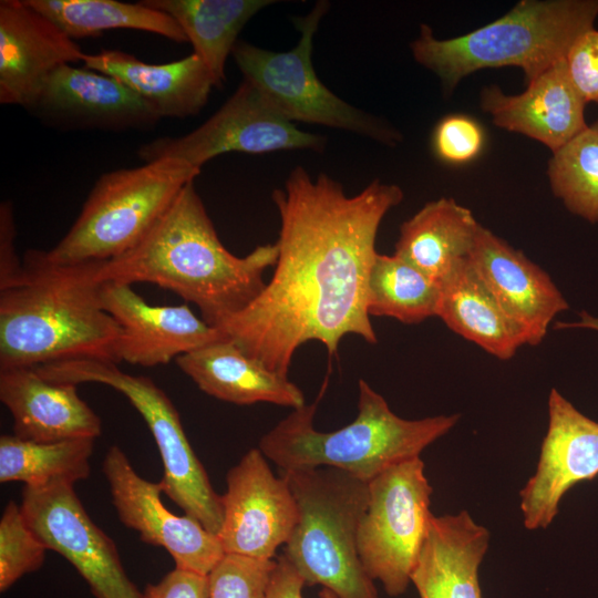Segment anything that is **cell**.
<instances>
[{
    "label": "cell",
    "instance_id": "cell-11",
    "mask_svg": "<svg viewBox=\"0 0 598 598\" xmlns=\"http://www.w3.org/2000/svg\"><path fill=\"white\" fill-rule=\"evenodd\" d=\"M326 136L299 130L249 82L243 80L229 99L202 125L182 136H164L143 144L144 162L172 157L200 168L230 152L265 154L288 150L322 152Z\"/></svg>",
    "mask_w": 598,
    "mask_h": 598
},
{
    "label": "cell",
    "instance_id": "cell-8",
    "mask_svg": "<svg viewBox=\"0 0 598 598\" xmlns=\"http://www.w3.org/2000/svg\"><path fill=\"white\" fill-rule=\"evenodd\" d=\"M35 369L52 382L101 383L125 395L143 416L157 445L164 468L159 481L163 492L208 532L219 533L221 496L214 491L205 467L190 446L178 411L152 379L126 373L117 363L93 359L53 362Z\"/></svg>",
    "mask_w": 598,
    "mask_h": 598
},
{
    "label": "cell",
    "instance_id": "cell-14",
    "mask_svg": "<svg viewBox=\"0 0 598 598\" xmlns=\"http://www.w3.org/2000/svg\"><path fill=\"white\" fill-rule=\"evenodd\" d=\"M102 472L122 524L136 530L144 543L165 548L175 567L208 575L225 555L217 535L194 517L178 516L166 508L161 482L137 474L117 445L107 450Z\"/></svg>",
    "mask_w": 598,
    "mask_h": 598
},
{
    "label": "cell",
    "instance_id": "cell-34",
    "mask_svg": "<svg viewBox=\"0 0 598 598\" xmlns=\"http://www.w3.org/2000/svg\"><path fill=\"white\" fill-rule=\"evenodd\" d=\"M484 141L482 126L474 118L460 114L443 117L432 136L435 155L454 165L476 158L483 150Z\"/></svg>",
    "mask_w": 598,
    "mask_h": 598
},
{
    "label": "cell",
    "instance_id": "cell-21",
    "mask_svg": "<svg viewBox=\"0 0 598 598\" xmlns=\"http://www.w3.org/2000/svg\"><path fill=\"white\" fill-rule=\"evenodd\" d=\"M0 400L11 413L12 435L20 440L51 443L102 433L101 419L76 385L49 381L35 367L0 369Z\"/></svg>",
    "mask_w": 598,
    "mask_h": 598
},
{
    "label": "cell",
    "instance_id": "cell-30",
    "mask_svg": "<svg viewBox=\"0 0 598 598\" xmlns=\"http://www.w3.org/2000/svg\"><path fill=\"white\" fill-rule=\"evenodd\" d=\"M441 286L395 254H377L367 285L369 316L390 317L406 324L436 317Z\"/></svg>",
    "mask_w": 598,
    "mask_h": 598
},
{
    "label": "cell",
    "instance_id": "cell-36",
    "mask_svg": "<svg viewBox=\"0 0 598 598\" xmlns=\"http://www.w3.org/2000/svg\"><path fill=\"white\" fill-rule=\"evenodd\" d=\"M144 598H208V577L175 567L158 582L148 584Z\"/></svg>",
    "mask_w": 598,
    "mask_h": 598
},
{
    "label": "cell",
    "instance_id": "cell-22",
    "mask_svg": "<svg viewBox=\"0 0 598 598\" xmlns=\"http://www.w3.org/2000/svg\"><path fill=\"white\" fill-rule=\"evenodd\" d=\"M489 532L462 511L434 516L411 575L420 598H483L478 568Z\"/></svg>",
    "mask_w": 598,
    "mask_h": 598
},
{
    "label": "cell",
    "instance_id": "cell-33",
    "mask_svg": "<svg viewBox=\"0 0 598 598\" xmlns=\"http://www.w3.org/2000/svg\"><path fill=\"white\" fill-rule=\"evenodd\" d=\"M275 559L225 554L208 573V598H266Z\"/></svg>",
    "mask_w": 598,
    "mask_h": 598
},
{
    "label": "cell",
    "instance_id": "cell-7",
    "mask_svg": "<svg viewBox=\"0 0 598 598\" xmlns=\"http://www.w3.org/2000/svg\"><path fill=\"white\" fill-rule=\"evenodd\" d=\"M199 174L200 168L165 157L101 175L69 231L45 251L47 258L68 265L124 255L140 244Z\"/></svg>",
    "mask_w": 598,
    "mask_h": 598
},
{
    "label": "cell",
    "instance_id": "cell-3",
    "mask_svg": "<svg viewBox=\"0 0 598 598\" xmlns=\"http://www.w3.org/2000/svg\"><path fill=\"white\" fill-rule=\"evenodd\" d=\"M102 261L55 264L29 250L0 289V369L93 359L120 363L121 329L104 309Z\"/></svg>",
    "mask_w": 598,
    "mask_h": 598
},
{
    "label": "cell",
    "instance_id": "cell-15",
    "mask_svg": "<svg viewBox=\"0 0 598 598\" xmlns=\"http://www.w3.org/2000/svg\"><path fill=\"white\" fill-rule=\"evenodd\" d=\"M24 109L43 124L65 131H146L162 118L115 78L73 64L58 68Z\"/></svg>",
    "mask_w": 598,
    "mask_h": 598
},
{
    "label": "cell",
    "instance_id": "cell-9",
    "mask_svg": "<svg viewBox=\"0 0 598 598\" xmlns=\"http://www.w3.org/2000/svg\"><path fill=\"white\" fill-rule=\"evenodd\" d=\"M329 7L321 0L306 16L296 18L300 38L289 51H270L238 40L231 53L235 63L244 80L291 122L343 130L383 143L396 141L392 128L340 99L316 74L313 38Z\"/></svg>",
    "mask_w": 598,
    "mask_h": 598
},
{
    "label": "cell",
    "instance_id": "cell-1",
    "mask_svg": "<svg viewBox=\"0 0 598 598\" xmlns=\"http://www.w3.org/2000/svg\"><path fill=\"white\" fill-rule=\"evenodd\" d=\"M280 217L271 279L220 333L267 369L288 377L292 357L316 340L336 354L341 339H378L367 311V285L383 217L402 189L375 179L354 196L327 174L301 166L271 194Z\"/></svg>",
    "mask_w": 598,
    "mask_h": 598
},
{
    "label": "cell",
    "instance_id": "cell-37",
    "mask_svg": "<svg viewBox=\"0 0 598 598\" xmlns=\"http://www.w3.org/2000/svg\"><path fill=\"white\" fill-rule=\"evenodd\" d=\"M16 223L10 202L0 206V289L11 285L22 272L23 262L16 250Z\"/></svg>",
    "mask_w": 598,
    "mask_h": 598
},
{
    "label": "cell",
    "instance_id": "cell-25",
    "mask_svg": "<svg viewBox=\"0 0 598 598\" xmlns=\"http://www.w3.org/2000/svg\"><path fill=\"white\" fill-rule=\"evenodd\" d=\"M480 228L468 208L442 197L401 225L394 254L441 286L468 260Z\"/></svg>",
    "mask_w": 598,
    "mask_h": 598
},
{
    "label": "cell",
    "instance_id": "cell-17",
    "mask_svg": "<svg viewBox=\"0 0 598 598\" xmlns=\"http://www.w3.org/2000/svg\"><path fill=\"white\" fill-rule=\"evenodd\" d=\"M101 296L104 309L121 329L120 363L165 364L224 338L216 327L198 318L187 305H150L130 283L104 281Z\"/></svg>",
    "mask_w": 598,
    "mask_h": 598
},
{
    "label": "cell",
    "instance_id": "cell-2",
    "mask_svg": "<svg viewBox=\"0 0 598 598\" xmlns=\"http://www.w3.org/2000/svg\"><path fill=\"white\" fill-rule=\"evenodd\" d=\"M277 258L276 243L245 257L227 250L190 182L138 245L101 262L99 276L103 282H150L171 290L217 327L261 292L264 272Z\"/></svg>",
    "mask_w": 598,
    "mask_h": 598
},
{
    "label": "cell",
    "instance_id": "cell-27",
    "mask_svg": "<svg viewBox=\"0 0 598 598\" xmlns=\"http://www.w3.org/2000/svg\"><path fill=\"white\" fill-rule=\"evenodd\" d=\"M176 21L194 52L212 73L216 87L246 23L272 0H143Z\"/></svg>",
    "mask_w": 598,
    "mask_h": 598
},
{
    "label": "cell",
    "instance_id": "cell-29",
    "mask_svg": "<svg viewBox=\"0 0 598 598\" xmlns=\"http://www.w3.org/2000/svg\"><path fill=\"white\" fill-rule=\"evenodd\" d=\"M95 439H71L51 443L0 437V482H22L29 487L54 483L73 484L89 477Z\"/></svg>",
    "mask_w": 598,
    "mask_h": 598
},
{
    "label": "cell",
    "instance_id": "cell-20",
    "mask_svg": "<svg viewBox=\"0 0 598 598\" xmlns=\"http://www.w3.org/2000/svg\"><path fill=\"white\" fill-rule=\"evenodd\" d=\"M481 106L498 127L534 138L553 153L588 126L586 102L571 83L565 60L527 83L520 94H504L496 85L485 87Z\"/></svg>",
    "mask_w": 598,
    "mask_h": 598
},
{
    "label": "cell",
    "instance_id": "cell-10",
    "mask_svg": "<svg viewBox=\"0 0 598 598\" xmlns=\"http://www.w3.org/2000/svg\"><path fill=\"white\" fill-rule=\"evenodd\" d=\"M432 487L424 463H398L369 482V503L358 528V554L369 577L391 597L404 594L425 540Z\"/></svg>",
    "mask_w": 598,
    "mask_h": 598
},
{
    "label": "cell",
    "instance_id": "cell-5",
    "mask_svg": "<svg viewBox=\"0 0 598 598\" xmlns=\"http://www.w3.org/2000/svg\"><path fill=\"white\" fill-rule=\"evenodd\" d=\"M597 16L598 0H523L502 18L457 38L436 39L427 24H421L411 51L447 91L486 68L518 66L529 83L565 60Z\"/></svg>",
    "mask_w": 598,
    "mask_h": 598
},
{
    "label": "cell",
    "instance_id": "cell-28",
    "mask_svg": "<svg viewBox=\"0 0 598 598\" xmlns=\"http://www.w3.org/2000/svg\"><path fill=\"white\" fill-rule=\"evenodd\" d=\"M71 39L101 35L104 31L132 29L151 32L177 43L187 42L179 25L168 14L144 1L115 0H25Z\"/></svg>",
    "mask_w": 598,
    "mask_h": 598
},
{
    "label": "cell",
    "instance_id": "cell-6",
    "mask_svg": "<svg viewBox=\"0 0 598 598\" xmlns=\"http://www.w3.org/2000/svg\"><path fill=\"white\" fill-rule=\"evenodd\" d=\"M298 520L282 555L306 585L338 598H380L358 554V528L369 503V483L332 467L282 471Z\"/></svg>",
    "mask_w": 598,
    "mask_h": 598
},
{
    "label": "cell",
    "instance_id": "cell-24",
    "mask_svg": "<svg viewBox=\"0 0 598 598\" xmlns=\"http://www.w3.org/2000/svg\"><path fill=\"white\" fill-rule=\"evenodd\" d=\"M176 363L203 392L225 402H267L292 410L306 404L288 377L267 369L225 337L178 357Z\"/></svg>",
    "mask_w": 598,
    "mask_h": 598
},
{
    "label": "cell",
    "instance_id": "cell-32",
    "mask_svg": "<svg viewBox=\"0 0 598 598\" xmlns=\"http://www.w3.org/2000/svg\"><path fill=\"white\" fill-rule=\"evenodd\" d=\"M47 546L28 525L20 505L8 502L0 519V591L40 569Z\"/></svg>",
    "mask_w": 598,
    "mask_h": 598
},
{
    "label": "cell",
    "instance_id": "cell-12",
    "mask_svg": "<svg viewBox=\"0 0 598 598\" xmlns=\"http://www.w3.org/2000/svg\"><path fill=\"white\" fill-rule=\"evenodd\" d=\"M73 486H24L20 507L28 525L48 549L78 570L95 598H144L113 539L91 519Z\"/></svg>",
    "mask_w": 598,
    "mask_h": 598
},
{
    "label": "cell",
    "instance_id": "cell-38",
    "mask_svg": "<svg viewBox=\"0 0 598 598\" xmlns=\"http://www.w3.org/2000/svg\"><path fill=\"white\" fill-rule=\"evenodd\" d=\"M305 586L303 578L281 554L275 559L266 598H305L302 596ZM319 597L338 598L333 592L324 588L319 592Z\"/></svg>",
    "mask_w": 598,
    "mask_h": 598
},
{
    "label": "cell",
    "instance_id": "cell-19",
    "mask_svg": "<svg viewBox=\"0 0 598 598\" xmlns=\"http://www.w3.org/2000/svg\"><path fill=\"white\" fill-rule=\"evenodd\" d=\"M75 40L25 0L0 1V103L25 107L60 66L82 62Z\"/></svg>",
    "mask_w": 598,
    "mask_h": 598
},
{
    "label": "cell",
    "instance_id": "cell-26",
    "mask_svg": "<svg viewBox=\"0 0 598 598\" xmlns=\"http://www.w3.org/2000/svg\"><path fill=\"white\" fill-rule=\"evenodd\" d=\"M436 317L454 332L486 352L508 360L525 344L470 258L442 283Z\"/></svg>",
    "mask_w": 598,
    "mask_h": 598
},
{
    "label": "cell",
    "instance_id": "cell-23",
    "mask_svg": "<svg viewBox=\"0 0 598 598\" xmlns=\"http://www.w3.org/2000/svg\"><path fill=\"white\" fill-rule=\"evenodd\" d=\"M82 63L122 82L161 117L185 118L199 113L216 87L212 73L195 53L152 64L121 50H102L85 53Z\"/></svg>",
    "mask_w": 598,
    "mask_h": 598
},
{
    "label": "cell",
    "instance_id": "cell-4",
    "mask_svg": "<svg viewBox=\"0 0 598 598\" xmlns=\"http://www.w3.org/2000/svg\"><path fill=\"white\" fill-rule=\"evenodd\" d=\"M327 384L328 374L315 402L293 409L260 439L258 448L282 471L332 467L369 483L389 467L419 457L460 419L458 414L402 419L360 379L354 421L321 432L313 419Z\"/></svg>",
    "mask_w": 598,
    "mask_h": 598
},
{
    "label": "cell",
    "instance_id": "cell-13",
    "mask_svg": "<svg viewBox=\"0 0 598 598\" xmlns=\"http://www.w3.org/2000/svg\"><path fill=\"white\" fill-rule=\"evenodd\" d=\"M223 525L217 534L225 554L274 559L298 520L287 481L270 470L259 448H250L226 475Z\"/></svg>",
    "mask_w": 598,
    "mask_h": 598
},
{
    "label": "cell",
    "instance_id": "cell-16",
    "mask_svg": "<svg viewBox=\"0 0 598 598\" xmlns=\"http://www.w3.org/2000/svg\"><path fill=\"white\" fill-rule=\"evenodd\" d=\"M597 475L598 422L553 389L536 472L520 491L524 526L530 530L549 526L563 496L577 483Z\"/></svg>",
    "mask_w": 598,
    "mask_h": 598
},
{
    "label": "cell",
    "instance_id": "cell-39",
    "mask_svg": "<svg viewBox=\"0 0 598 598\" xmlns=\"http://www.w3.org/2000/svg\"><path fill=\"white\" fill-rule=\"evenodd\" d=\"M556 328H587L598 331V317H592L587 312L580 313V320L574 323L557 322Z\"/></svg>",
    "mask_w": 598,
    "mask_h": 598
},
{
    "label": "cell",
    "instance_id": "cell-18",
    "mask_svg": "<svg viewBox=\"0 0 598 598\" xmlns=\"http://www.w3.org/2000/svg\"><path fill=\"white\" fill-rule=\"evenodd\" d=\"M470 261L525 344H539L568 303L550 277L522 251L481 226Z\"/></svg>",
    "mask_w": 598,
    "mask_h": 598
},
{
    "label": "cell",
    "instance_id": "cell-31",
    "mask_svg": "<svg viewBox=\"0 0 598 598\" xmlns=\"http://www.w3.org/2000/svg\"><path fill=\"white\" fill-rule=\"evenodd\" d=\"M547 174L570 212L598 223V121L553 153Z\"/></svg>",
    "mask_w": 598,
    "mask_h": 598
},
{
    "label": "cell",
    "instance_id": "cell-35",
    "mask_svg": "<svg viewBox=\"0 0 598 598\" xmlns=\"http://www.w3.org/2000/svg\"><path fill=\"white\" fill-rule=\"evenodd\" d=\"M571 83L586 103L598 104V30L579 35L565 58Z\"/></svg>",
    "mask_w": 598,
    "mask_h": 598
}]
</instances>
